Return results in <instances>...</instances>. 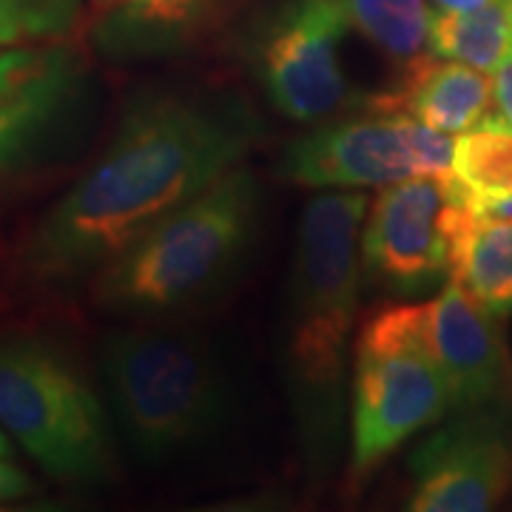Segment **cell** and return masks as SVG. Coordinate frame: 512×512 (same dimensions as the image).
I'll return each mask as SVG.
<instances>
[{"mask_svg":"<svg viewBox=\"0 0 512 512\" xmlns=\"http://www.w3.org/2000/svg\"><path fill=\"white\" fill-rule=\"evenodd\" d=\"M259 137V114L234 89H137L94 163L32 228L23 276L43 288L92 282L157 222L248 163Z\"/></svg>","mask_w":512,"mask_h":512,"instance_id":"6da1fadb","label":"cell"},{"mask_svg":"<svg viewBox=\"0 0 512 512\" xmlns=\"http://www.w3.org/2000/svg\"><path fill=\"white\" fill-rule=\"evenodd\" d=\"M0 427L63 484L117 478L114 421L89 370L40 330H0Z\"/></svg>","mask_w":512,"mask_h":512,"instance_id":"5b68a950","label":"cell"},{"mask_svg":"<svg viewBox=\"0 0 512 512\" xmlns=\"http://www.w3.org/2000/svg\"><path fill=\"white\" fill-rule=\"evenodd\" d=\"M447 413L453 402L427 339V305L404 299L370 313L353 350L350 484H367L387 458Z\"/></svg>","mask_w":512,"mask_h":512,"instance_id":"8992f818","label":"cell"},{"mask_svg":"<svg viewBox=\"0 0 512 512\" xmlns=\"http://www.w3.org/2000/svg\"><path fill=\"white\" fill-rule=\"evenodd\" d=\"M32 493H35V484L29 481V476L12 461V456L0 453V504L18 501V498H26Z\"/></svg>","mask_w":512,"mask_h":512,"instance_id":"ffe728a7","label":"cell"},{"mask_svg":"<svg viewBox=\"0 0 512 512\" xmlns=\"http://www.w3.org/2000/svg\"><path fill=\"white\" fill-rule=\"evenodd\" d=\"M92 106V63L72 37L0 46V180L57 160Z\"/></svg>","mask_w":512,"mask_h":512,"instance_id":"9c48e42d","label":"cell"},{"mask_svg":"<svg viewBox=\"0 0 512 512\" xmlns=\"http://www.w3.org/2000/svg\"><path fill=\"white\" fill-rule=\"evenodd\" d=\"M353 111L285 146L276 174L316 191H362L413 180L453 177V134L396 111Z\"/></svg>","mask_w":512,"mask_h":512,"instance_id":"ba28073f","label":"cell"},{"mask_svg":"<svg viewBox=\"0 0 512 512\" xmlns=\"http://www.w3.org/2000/svg\"><path fill=\"white\" fill-rule=\"evenodd\" d=\"M481 3H487V0H430L433 9H473Z\"/></svg>","mask_w":512,"mask_h":512,"instance_id":"7402d4cb","label":"cell"},{"mask_svg":"<svg viewBox=\"0 0 512 512\" xmlns=\"http://www.w3.org/2000/svg\"><path fill=\"white\" fill-rule=\"evenodd\" d=\"M242 0H83L94 52L111 63L168 60L197 49Z\"/></svg>","mask_w":512,"mask_h":512,"instance_id":"4fadbf2b","label":"cell"},{"mask_svg":"<svg viewBox=\"0 0 512 512\" xmlns=\"http://www.w3.org/2000/svg\"><path fill=\"white\" fill-rule=\"evenodd\" d=\"M262 185L248 163L180 205L92 279L94 305L128 319H160L225 288L251 251Z\"/></svg>","mask_w":512,"mask_h":512,"instance_id":"3957f363","label":"cell"},{"mask_svg":"<svg viewBox=\"0 0 512 512\" xmlns=\"http://www.w3.org/2000/svg\"><path fill=\"white\" fill-rule=\"evenodd\" d=\"M495 83V109L501 111L512 123V60L504 63L498 72L493 74Z\"/></svg>","mask_w":512,"mask_h":512,"instance_id":"44dd1931","label":"cell"},{"mask_svg":"<svg viewBox=\"0 0 512 512\" xmlns=\"http://www.w3.org/2000/svg\"><path fill=\"white\" fill-rule=\"evenodd\" d=\"M362 191H319L296 225L279 325V376L299 461L322 487L348 456L350 379L365 288Z\"/></svg>","mask_w":512,"mask_h":512,"instance_id":"7a4b0ae2","label":"cell"},{"mask_svg":"<svg viewBox=\"0 0 512 512\" xmlns=\"http://www.w3.org/2000/svg\"><path fill=\"white\" fill-rule=\"evenodd\" d=\"M413 512H487L512 490V436L495 410L458 413L410 450Z\"/></svg>","mask_w":512,"mask_h":512,"instance_id":"8fae6325","label":"cell"},{"mask_svg":"<svg viewBox=\"0 0 512 512\" xmlns=\"http://www.w3.org/2000/svg\"><path fill=\"white\" fill-rule=\"evenodd\" d=\"M450 180L464 202L512 194V123L504 114H487L461 131Z\"/></svg>","mask_w":512,"mask_h":512,"instance_id":"e0dca14e","label":"cell"},{"mask_svg":"<svg viewBox=\"0 0 512 512\" xmlns=\"http://www.w3.org/2000/svg\"><path fill=\"white\" fill-rule=\"evenodd\" d=\"M467 211L453 180L413 177L379 188L362 225L367 282L399 299L436 291L450 279Z\"/></svg>","mask_w":512,"mask_h":512,"instance_id":"30bf717a","label":"cell"},{"mask_svg":"<svg viewBox=\"0 0 512 512\" xmlns=\"http://www.w3.org/2000/svg\"><path fill=\"white\" fill-rule=\"evenodd\" d=\"M100 376L120 439L151 467L202 450L231 416L225 365L208 339L188 330H114L100 348Z\"/></svg>","mask_w":512,"mask_h":512,"instance_id":"277c9868","label":"cell"},{"mask_svg":"<svg viewBox=\"0 0 512 512\" xmlns=\"http://www.w3.org/2000/svg\"><path fill=\"white\" fill-rule=\"evenodd\" d=\"M86 23L83 0H0V46L66 40Z\"/></svg>","mask_w":512,"mask_h":512,"instance_id":"d6986e66","label":"cell"},{"mask_svg":"<svg viewBox=\"0 0 512 512\" xmlns=\"http://www.w3.org/2000/svg\"><path fill=\"white\" fill-rule=\"evenodd\" d=\"M450 279L495 319L512 316V222L478 220L467 211L453 242Z\"/></svg>","mask_w":512,"mask_h":512,"instance_id":"9a60e30c","label":"cell"},{"mask_svg":"<svg viewBox=\"0 0 512 512\" xmlns=\"http://www.w3.org/2000/svg\"><path fill=\"white\" fill-rule=\"evenodd\" d=\"M373 109L396 111L424 126L461 134L484 120L495 106L493 74L478 72L458 60L427 55L404 69L396 92L370 97Z\"/></svg>","mask_w":512,"mask_h":512,"instance_id":"5bb4252c","label":"cell"},{"mask_svg":"<svg viewBox=\"0 0 512 512\" xmlns=\"http://www.w3.org/2000/svg\"><path fill=\"white\" fill-rule=\"evenodd\" d=\"M350 29L339 0H279L256 20L245 60L276 114L316 126L370 106L342 63Z\"/></svg>","mask_w":512,"mask_h":512,"instance_id":"52a82bcc","label":"cell"},{"mask_svg":"<svg viewBox=\"0 0 512 512\" xmlns=\"http://www.w3.org/2000/svg\"><path fill=\"white\" fill-rule=\"evenodd\" d=\"M350 26L399 66L410 69L430 55V0H339Z\"/></svg>","mask_w":512,"mask_h":512,"instance_id":"ac0fdd59","label":"cell"},{"mask_svg":"<svg viewBox=\"0 0 512 512\" xmlns=\"http://www.w3.org/2000/svg\"><path fill=\"white\" fill-rule=\"evenodd\" d=\"M430 55L495 74L512 60V0H487L473 9H433Z\"/></svg>","mask_w":512,"mask_h":512,"instance_id":"2e32d148","label":"cell"},{"mask_svg":"<svg viewBox=\"0 0 512 512\" xmlns=\"http://www.w3.org/2000/svg\"><path fill=\"white\" fill-rule=\"evenodd\" d=\"M427 305V339L450 387L453 413L498 410L512 399V353L498 319L447 279Z\"/></svg>","mask_w":512,"mask_h":512,"instance_id":"7c38bea8","label":"cell"}]
</instances>
